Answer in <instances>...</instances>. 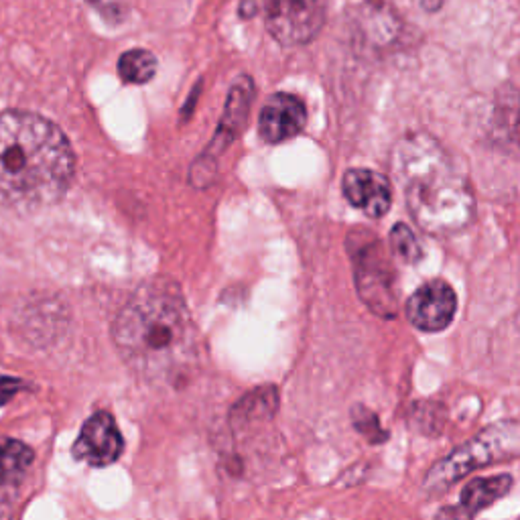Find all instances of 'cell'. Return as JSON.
Masks as SVG:
<instances>
[{
    "mask_svg": "<svg viewBox=\"0 0 520 520\" xmlns=\"http://www.w3.org/2000/svg\"><path fill=\"white\" fill-rule=\"evenodd\" d=\"M124 449V439L114 423V417L106 411L94 413L82 427L78 441L74 443V458L90 466L114 464Z\"/></svg>",
    "mask_w": 520,
    "mask_h": 520,
    "instance_id": "obj_9",
    "label": "cell"
},
{
    "mask_svg": "<svg viewBox=\"0 0 520 520\" xmlns=\"http://www.w3.org/2000/svg\"><path fill=\"white\" fill-rule=\"evenodd\" d=\"M252 98H254V82L248 76H240L230 88L226 108H224L222 120L216 130V137L210 143V149L206 151V155L193 165V171L206 169V167L212 169L216 165L214 163L216 157L220 153H224L240 137V133L246 126V120H248Z\"/></svg>",
    "mask_w": 520,
    "mask_h": 520,
    "instance_id": "obj_8",
    "label": "cell"
},
{
    "mask_svg": "<svg viewBox=\"0 0 520 520\" xmlns=\"http://www.w3.org/2000/svg\"><path fill=\"white\" fill-rule=\"evenodd\" d=\"M518 328H520V317H518Z\"/></svg>",
    "mask_w": 520,
    "mask_h": 520,
    "instance_id": "obj_21",
    "label": "cell"
},
{
    "mask_svg": "<svg viewBox=\"0 0 520 520\" xmlns=\"http://www.w3.org/2000/svg\"><path fill=\"white\" fill-rule=\"evenodd\" d=\"M342 189L346 200L368 218H382L393 206V185L372 169H350L344 175Z\"/></svg>",
    "mask_w": 520,
    "mask_h": 520,
    "instance_id": "obj_11",
    "label": "cell"
},
{
    "mask_svg": "<svg viewBox=\"0 0 520 520\" xmlns=\"http://www.w3.org/2000/svg\"><path fill=\"white\" fill-rule=\"evenodd\" d=\"M520 453V425L500 423L484 429L468 443L453 449L447 458L437 462L425 476L423 488L429 494L443 492L451 484L462 480L478 468H486L494 462L516 458Z\"/></svg>",
    "mask_w": 520,
    "mask_h": 520,
    "instance_id": "obj_4",
    "label": "cell"
},
{
    "mask_svg": "<svg viewBox=\"0 0 520 520\" xmlns=\"http://www.w3.org/2000/svg\"><path fill=\"white\" fill-rule=\"evenodd\" d=\"M415 3L425 11V13H437L445 0H415Z\"/></svg>",
    "mask_w": 520,
    "mask_h": 520,
    "instance_id": "obj_19",
    "label": "cell"
},
{
    "mask_svg": "<svg viewBox=\"0 0 520 520\" xmlns=\"http://www.w3.org/2000/svg\"><path fill=\"white\" fill-rule=\"evenodd\" d=\"M330 0H265V23L283 47L311 43L325 25Z\"/></svg>",
    "mask_w": 520,
    "mask_h": 520,
    "instance_id": "obj_6",
    "label": "cell"
},
{
    "mask_svg": "<svg viewBox=\"0 0 520 520\" xmlns=\"http://www.w3.org/2000/svg\"><path fill=\"white\" fill-rule=\"evenodd\" d=\"M118 74L126 84H147L157 74V57L147 49L124 51L118 59Z\"/></svg>",
    "mask_w": 520,
    "mask_h": 520,
    "instance_id": "obj_16",
    "label": "cell"
},
{
    "mask_svg": "<svg viewBox=\"0 0 520 520\" xmlns=\"http://www.w3.org/2000/svg\"><path fill=\"white\" fill-rule=\"evenodd\" d=\"M390 250L407 265H417L423 258V248L407 224H397L388 236Z\"/></svg>",
    "mask_w": 520,
    "mask_h": 520,
    "instance_id": "obj_17",
    "label": "cell"
},
{
    "mask_svg": "<svg viewBox=\"0 0 520 520\" xmlns=\"http://www.w3.org/2000/svg\"><path fill=\"white\" fill-rule=\"evenodd\" d=\"M354 281L364 305L378 317L393 319L399 313L397 271L382 242L368 230L356 228L348 234Z\"/></svg>",
    "mask_w": 520,
    "mask_h": 520,
    "instance_id": "obj_5",
    "label": "cell"
},
{
    "mask_svg": "<svg viewBox=\"0 0 520 520\" xmlns=\"http://www.w3.org/2000/svg\"><path fill=\"white\" fill-rule=\"evenodd\" d=\"M356 25L362 37L376 45L384 47L401 39L405 21L403 17L384 0H366L356 11Z\"/></svg>",
    "mask_w": 520,
    "mask_h": 520,
    "instance_id": "obj_12",
    "label": "cell"
},
{
    "mask_svg": "<svg viewBox=\"0 0 520 520\" xmlns=\"http://www.w3.org/2000/svg\"><path fill=\"white\" fill-rule=\"evenodd\" d=\"M307 110L301 98L293 94H273L258 116V133L269 145H279L297 137L305 128Z\"/></svg>",
    "mask_w": 520,
    "mask_h": 520,
    "instance_id": "obj_10",
    "label": "cell"
},
{
    "mask_svg": "<svg viewBox=\"0 0 520 520\" xmlns=\"http://www.w3.org/2000/svg\"><path fill=\"white\" fill-rule=\"evenodd\" d=\"M279 407V395L277 388L265 386L256 388L254 393L246 395L236 407H234V419L238 425L250 423V421H267L275 415Z\"/></svg>",
    "mask_w": 520,
    "mask_h": 520,
    "instance_id": "obj_15",
    "label": "cell"
},
{
    "mask_svg": "<svg viewBox=\"0 0 520 520\" xmlns=\"http://www.w3.org/2000/svg\"><path fill=\"white\" fill-rule=\"evenodd\" d=\"M512 488V478L508 474L476 478L472 480L460 496V508L464 516H474L480 510L492 506L496 500L504 498Z\"/></svg>",
    "mask_w": 520,
    "mask_h": 520,
    "instance_id": "obj_13",
    "label": "cell"
},
{
    "mask_svg": "<svg viewBox=\"0 0 520 520\" xmlns=\"http://www.w3.org/2000/svg\"><path fill=\"white\" fill-rule=\"evenodd\" d=\"M112 340L135 374L167 382L185 372L198 354V336L181 291L169 281L143 285L120 309Z\"/></svg>",
    "mask_w": 520,
    "mask_h": 520,
    "instance_id": "obj_1",
    "label": "cell"
},
{
    "mask_svg": "<svg viewBox=\"0 0 520 520\" xmlns=\"http://www.w3.org/2000/svg\"><path fill=\"white\" fill-rule=\"evenodd\" d=\"M352 421H354V427H356L368 441H372V443L386 441L388 433L380 427L378 417H376L370 409H366V407H362V405H356V407L352 409Z\"/></svg>",
    "mask_w": 520,
    "mask_h": 520,
    "instance_id": "obj_18",
    "label": "cell"
},
{
    "mask_svg": "<svg viewBox=\"0 0 520 520\" xmlns=\"http://www.w3.org/2000/svg\"><path fill=\"white\" fill-rule=\"evenodd\" d=\"M458 311V295L443 279L421 285L407 301V317L421 332H443Z\"/></svg>",
    "mask_w": 520,
    "mask_h": 520,
    "instance_id": "obj_7",
    "label": "cell"
},
{
    "mask_svg": "<svg viewBox=\"0 0 520 520\" xmlns=\"http://www.w3.org/2000/svg\"><path fill=\"white\" fill-rule=\"evenodd\" d=\"M76 155L61 128L23 110L0 112V208H43L68 193Z\"/></svg>",
    "mask_w": 520,
    "mask_h": 520,
    "instance_id": "obj_2",
    "label": "cell"
},
{
    "mask_svg": "<svg viewBox=\"0 0 520 520\" xmlns=\"http://www.w3.org/2000/svg\"><path fill=\"white\" fill-rule=\"evenodd\" d=\"M90 3H98V0H90Z\"/></svg>",
    "mask_w": 520,
    "mask_h": 520,
    "instance_id": "obj_20",
    "label": "cell"
},
{
    "mask_svg": "<svg viewBox=\"0 0 520 520\" xmlns=\"http://www.w3.org/2000/svg\"><path fill=\"white\" fill-rule=\"evenodd\" d=\"M415 224L435 236L466 230L476 218V195L464 169L425 133L407 135L390 161Z\"/></svg>",
    "mask_w": 520,
    "mask_h": 520,
    "instance_id": "obj_3",
    "label": "cell"
},
{
    "mask_svg": "<svg viewBox=\"0 0 520 520\" xmlns=\"http://www.w3.org/2000/svg\"><path fill=\"white\" fill-rule=\"evenodd\" d=\"M33 464V451L17 441L5 439L0 443V490L17 488Z\"/></svg>",
    "mask_w": 520,
    "mask_h": 520,
    "instance_id": "obj_14",
    "label": "cell"
}]
</instances>
